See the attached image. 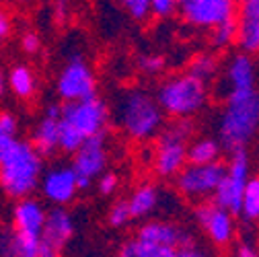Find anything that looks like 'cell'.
<instances>
[{"label": "cell", "mask_w": 259, "mask_h": 257, "mask_svg": "<svg viewBox=\"0 0 259 257\" xmlns=\"http://www.w3.org/2000/svg\"><path fill=\"white\" fill-rule=\"evenodd\" d=\"M218 142L224 152L247 150L259 134V91H239L224 97L216 121Z\"/></svg>", "instance_id": "cell-1"}, {"label": "cell", "mask_w": 259, "mask_h": 257, "mask_svg": "<svg viewBox=\"0 0 259 257\" xmlns=\"http://www.w3.org/2000/svg\"><path fill=\"white\" fill-rule=\"evenodd\" d=\"M117 123L132 140L148 142L165 127V113L146 89H127L117 103Z\"/></svg>", "instance_id": "cell-2"}, {"label": "cell", "mask_w": 259, "mask_h": 257, "mask_svg": "<svg viewBox=\"0 0 259 257\" xmlns=\"http://www.w3.org/2000/svg\"><path fill=\"white\" fill-rule=\"evenodd\" d=\"M44 175V156L31 142L17 140L13 150L0 163V187L15 200L29 198L39 187Z\"/></svg>", "instance_id": "cell-3"}, {"label": "cell", "mask_w": 259, "mask_h": 257, "mask_svg": "<svg viewBox=\"0 0 259 257\" xmlns=\"http://www.w3.org/2000/svg\"><path fill=\"white\" fill-rule=\"evenodd\" d=\"M154 97L165 115H171L173 119H191L206 109L210 101V84L189 72H181L160 82Z\"/></svg>", "instance_id": "cell-4"}, {"label": "cell", "mask_w": 259, "mask_h": 257, "mask_svg": "<svg viewBox=\"0 0 259 257\" xmlns=\"http://www.w3.org/2000/svg\"><path fill=\"white\" fill-rule=\"evenodd\" d=\"M196 134V125L191 119H175L165 123L156 136L152 167L160 179H175L187 165V148Z\"/></svg>", "instance_id": "cell-5"}, {"label": "cell", "mask_w": 259, "mask_h": 257, "mask_svg": "<svg viewBox=\"0 0 259 257\" xmlns=\"http://www.w3.org/2000/svg\"><path fill=\"white\" fill-rule=\"evenodd\" d=\"M249 179H251V158H249V152L247 150L231 152L229 160H226L224 177H222L218 189L214 191L212 202L237 216Z\"/></svg>", "instance_id": "cell-6"}, {"label": "cell", "mask_w": 259, "mask_h": 257, "mask_svg": "<svg viewBox=\"0 0 259 257\" xmlns=\"http://www.w3.org/2000/svg\"><path fill=\"white\" fill-rule=\"evenodd\" d=\"M56 93L64 103H76L97 97V80L82 54H72L70 60L64 64L56 80Z\"/></svg>", "instance_id": "cell-7"}, {"label": "cell", "mask_w": 259, "mask_h": 257, "mask_svg": "<svg viewBox=\"0 0 259 257\" xmlns=\"http://www.w3.org/2000/svg\"><path fill=\"white\" fill-rule=\"evenodd\" d=\"M226 171V163L218 160L212 165H185L183 171L175 177L177 191L191 202H206L212 200L214 191L218 189Z\"/></svg>", "instance_id": "cell-8"}, {"label": "cell", "mask_w": 259, "mask_h": 257, "mask_svg": "<svg viewBox=\"0 0 259 257\" xmlns=\"http://www.w3.org/2000/svg\"><path fill=\"white\" fill-rule=\"evenodd\" d=\"M60 119L87 140V138H93L97 134L105 132L107 121H109V109L103 99L91 97V99L76 101V103H64Z\"/></svg>", "instance_id": "cell-9"}, {"label": "cell", "mask_w": 259, "mask_h": 257, "mask_svg": "<svg viewBox=\"0 0 259 257\" xmlns=\"http://www.w3.org/2000/svg\"><path fill=\"white\" fill-rule=\"evenodd\" d=\"M193 218L206 233L208 241L216 247H229L237 239V220L235 214L216 206L212 200L200 202L193 210Z\"/></svg>", "instance_id": "cell-10"}, {"label": "cell", "mask_w": 259, "mask_h": 257, "mask_svg": "<svg viewBox=\"0 0 259 257\" xmlns=\"http://www.w3.org/2000/svg\"><path fill=\"white\" fill-rule=\"evenodd\" d=\"M179 13L191 27L210 31L235 19L237 0H179Z\"/></svg>", "instance_id": "cell-11"}, {"label": "cell", "mask_w": 259, "mask_h": 257, "mask_svg": "<svg viewBox=\"0 0 259 257\" xmlns=\"http://www.w3.org/2000/svg\"><path fill=\"white\" fill-rule=\"evenodd\" d=\"M107 167V136L97 134L87 138L82 146L72 154V169L78 175V189H87Z\"/></svg>", "instance_id": "cell-12"}, {"label": "cell", "mask_w": 259, "mask_h": 257, "mask_svg": "<svg viewBox=\"0 0 259 257\" xmlns=\"http://www.w3.org/2000/svg\"><path fill=\"white\" fill-rule=\"evenodd\" d=\"M255 84H257L255 58L245 54V52L231 54V58L224 62L220 76H218V93L222 95V99L231 93L253 91Z\"/></svg>", "instance_id": "cell-13"}, {"label": "cell", "mask_w": 259, "mask_h": 257, "mask_svg": "<svg viewBox=\"0 0 259 257\" xmlns=\"http://www.w3.org/2000/svg\"><path fill=\"white\" fill-rule=\"evenodd\" d=\"M39 189L50 204L66 208V204H70L80 191L78 175L74 173L72 165H54L41 175Z\"/></svg>", "instance_id": "cell-14"}, {"label": "cell", "mask_w": 259, "mask_h": 257, "mask_svg": "<svg viewBox=\"0 0 259 257\" xmlns=\"http://www.w3.org/2000/svg\"><path fill=\"white\" fill-rule=\"evenodd\" d=\"M136 239L142 243H150V245H163V247H185L189 243H193L191 233L181 227L177 222H169V220H146L140 224V229L136 233Z\"/></svg>", "instance_id": "cell-15"}, {"label": "cell", "mask_w": 259, "mask_h": 257, "mask_svg": "<svg viewBox=\"0 0 259 257\" xmlns=\"http://www.w3.org/2000/svg\"><path fill=\"white\" fill-rule=\"evenodd\" d=\"M237 46L241 52L259 54V0H237Z\"/></svg>", "instance_id": "cell-16"}, {"label": "cell", "mask_w": 259, "mask_h": 257, "mask_svg": "<svg viewBox=\"0 0 259 257\" xmlns=\"http://www.w3.org/2000/svg\"><path fill=\"white\" fill-rule=\"evenodd\" d=\"M74 218L64 206H54L48 212L44 231H41V245L62 251L74 237Z\"/></svg>", "instance_id": "cell-17"}, {"label": "cell", "mask_w": 259, "mask_h": 257, "mask_svg": "<svg viewBox=\"0 0 259 257\" xmlns=\"http://www.w3.org/2000/svg\"><path fill=\"white\" fill-rule=\"evenodd\" d=\"M46 218H48V210L44 208L41 202L33 198H23L17 200L13 208V229L21 235L41 239Z\"/></svg>", "instance_id": "cell-18"}, {"label": "cell", "mask_w": 259, "mask_h": 257, "mask_svg": "<svg viewBox=\"0 0 259 257\" xmlns=\"http://www.w3.org/2000/svg\"><path fill=\"white\" fill-rule=\"evenodd\" d=\"M60 115H62V105H50L39 119L35 132H33V148L41 156H50L58 150V140H60Z\"/></svg>", "instance_id": "cell-19"}, {"label": "cell", "mask_w": 259, "mask_h": 257, "mask_svg": "<svg viewBox=\"0 0 259 257\" xmlns=\"http://www.w3.org/2000/svg\"><path fill=\"white\" fill-rule=\"evenodd\" d=\"M160 204V191L154 183H142L138 185L132 196L127 198V206H130V214H132V220H140L150 216Z\"/></svg>", "instance_id": "cell-20"}, {"label": "cell", "mask_w": 259, "mask_h": 257, "mask_svg": "<svg viewBox=\"0 0 259 257\" xmlns=\"http://www.w3.org/2000/svg\"><path fill=\"white\" fill-rule=\"evenodd\" d=\"M222 154H224V148L218 142V138L202 136L189 142L187 165H212V163H218Z\"/></svg>", "instance_id": "cell-21"}, {"label": "cell", "mask_w": 259, "mask_h": 257, "mask_svg": "<svg viewBox=\"0 0 259 257\" xmlns=\"http://www.w3.org/2000/svg\"><path fill=\"white\" fill-rule=\"evenodd\" d=\"M220 70H222V64L214 52H202L198 56H193L187 66V72L191 76H196L198 80H202L206 84H210L212 80H218Z\"/></svg>", "instance_id": "cell-22"}, {"label": "cell", "mask_w": 259, "mask_h": 257, "mask_svg": "<svg viewBox=\"0 0 259 257\" xmlns=\"http://www.w3.org/2000/svg\"><path fill=\"white\" fill-rule=\"evenodd\" d=\"M9 89L17 95L19 99H29L33 97V93L37 89V82H35V76L31 72V68L23 66V64H17V66L9 72Z\"/></svg>", "instance_id": "cell-23"}, {"label": "cell", "mask_w": 259, "mask_h": 257, "mask_svg": "<svg viewBox=\"0 0 259 257\" xmlns=\"http://www.w3.org/2000/svg\"><path fill=\"white\" fill-rule=\"evenodd\" d=\"M237 216H241V220L249 224L259 222V175H251Z\"/></svg>", "instance_id": "cell-24"}, {"label": "cell", "mask_w": 259, "mask_h": 257, "mask_svg": "<svg viewBox=\"0 0 259 257\" xmlns=\"http://www.w3.org/2000/svg\"><path fill=\"white\" fill-rule=\"evenodd\" d=\"M19 136V121L13 113L0 111V163L3 158L13 150Z\"/></svg>", "instance_id": "cell-25"}, {"label": "cell", "mask_w": 259, "mask_h": 257, "mask_svg": "<svg viewBox=\"0 0 259 257\" xmlns=\"http://www.w3.org/2000/svg\"><path fill=\"white\" fill-rule=\"evenodd\" d=\"M210 33V46L218 52V50H226L233 44H237V23L235 19L224 21L220 25H216L214 29L208 31Z\"/></svg>", "instance_id": "cell-26"}, {"label": "cell", "mask_w": 259, "mask_h": 257, "mask_svg": "<svg viewBox=\"0 0 259 257\" xmlns=\"http://www.w3.org/2000/svg\"><path fill=\"white\" fill-rule=\"evenodd\" d=\"M107 222L113 229H123L132 222V214H130V206L127 200H117L115 204H111L109 212H107Z\"/></svg>", "instance_id": "cell-27"}, {"label": "cell", "mask_w": 259, "mask_h": 257, "mask_svg": "<svg viewBox=\"0 0 259 257\" xmlns=\"http://www.w3.org/2000/svg\"><path fill=\"white\" fill-rule=\"evenodd\" d=\"M165 66H167V60L160 54H142V56H138V68H140V72H144L148 76L160 74L165 70Z\"/></svg>", "instance_id": "cell-28"}, {"label": "cell", "mask_w": 259, "mask_h": 257, "mask_svg": "<svg viewBox=\"0 0 259 257\" xmlns=\"http://www.w3.org/2000/svg\"><path fill=\"white\" fill-rule=\"evenodd\" d=\"M123 7V11L132 17L134 21H146L150 13V0H117Z\"/></svg>", "instance_id": "cell-29"}, {"label": "cell", "mask_w": 259, "mask_h": 257, "mask_svg": "<svg viewBox=\"0 0 259 257\" xmlns=\"http://www.w3.org/2000/svg\"><path fill=\"white\" fill-rule=\"evenodd\" d=\"M17 241L19 235L13 227L0 229V257H17Z\"/></svg>", "instance_id": "cell-30"}, {"label": "cell", "mask_w": 259, "mask_h": 257, "mask_svg": "<svg viewBox=\"0 0 259 257\" xmlns=\"http://www.w3.org/2000/svg\"><path fill=\"white\" fill-rule=\"evenodd\" d=\"M19 235V241H17V257H39V251H41V239H35V237H27V235Z\"/></svg>", "instance_id": "cell-31"}, {"label": "cell", "mask_w": 259, "mask_h": 257, "mask_svg": "<svg viewBox=\"0 0 259 257\" xmlns=\"http://www.w3.org/2000/svg\"><path fill=\"white\" fill-rule=\"evenodd\" d=\"M179 11V0H150V13L156 19H169Z\"/></svg>", "instance_id": "cell-32"}, {"label": "cell", "mask_w": 259, "mask_h": 257, "mask_svg": "<svg viewBox=\"0 0 259 257\" xmlns=\"http://www.w3.org/2000/svg\"><path fill=\"white\" fill-rule=\"evenodd\" d=\"M142 257H177V249L173 247H163V245H150L142 243Z\"/></svg>", "instance_id": "cell-33"}, {"label": "cell", "mask_w": 259, "mask_h": 257, "mask_svg": "<svg viewBox=\"0 0 259 257\" xmlns=\"http://www.w3.org/2000/svg\"><path fill=\"white\" fill-rule=\"evenodd\" d=\"M21 48H23V52L25 54H37L39 50H41V39H39V35L35 33V31H27V33L21 37Z\"/></svg>", "instance_id": "cell-34"}, {"label": "cell", "mask_w": 259, "mask_h": 257, "mask_svg": "<svg viewBox=\"0 0 259 257\" xmlns=\"http://www.w3.org/2000/svg\"><path fill=\"white\" fill-rule=\"evenodd\" d=\"M52 15H54V21L58 25H64L70 17V0H54Z\"/></svg>", "instance_id": "cell-35"}, {"label": "cell", "mask_w": 259, "mask_h": 257, "mask_svg": "<svg viewBox=\"0 0 259 257\" xmlns=\"http://www.w3.org/2000/svg\"><path fill=\"white\" fill-rule=\"evenodd\" d=\"M117 185H119V179H117L115 173H103V175L99 177V194L111 196V194H115Z\"/></svg>", "instance_id": "cell-36"}, {"label": "cell", "mask_w": 259, "mask_h": 257, "mask_svg": "<svg viewBox=\"0 0 259 257\" xmlns=\"http://www.w3.org/2000/svg\"><path fill=\"white\" fill-rule=\"evenodd\" d=\"M117 257H142V245H140V241H138L136 237L130 239V241H125V243L119 247Z\"/></svg>", "instance_id": "cell-37"}, {"label": "cell", "mask_w": 259, "mask_h": 257, "mask_svg": "<svg viewBox=\"0 0 259 257\" xmlns=\"http://www.w3.org/2000/svg\"><path fill=\"white\" fill-rule=\"evenodd\" d=\"M177 257H210V253L193 241V243H189L185 247H179L177 249Z\"/></svg>", "instance_id": "cell-38"}, {"label": "cell", "mask_w": 259, "mask_h": 257, "mask_svg": "<svg viewBox=\"0 0 259 257\" xmlns=\"http://www.w3.org/2000/svg\"><path fill=\"white\" fill-rule=\"evenodd\" d=\"M235 257H259V249L247 241L239 243L237 245V251H235Z\"/></svg>", "instance_id": "cell-39"}, {"label": "cell", "mask_w": 259, "mask_h": 257, "mask_svg": "<svg viewBox=\"0 0 259 257\" xmlns=\"http://www.w3.org/2000/svg\"><path fill=\"white\" fill-rule=\"evenodd\" d=\"M11 17L5 13V11H0V46H3V41L9 37L11 33Z\"/></svg>", "instance_id": "cell-40"}, {"label": "cell", "mask_w": 259, "mask_h": 257, "mask_svg": "<svg viewBox=\"0 0 259 257\" xmlns=\"http://www.w3.org/2000/svg\"><path fill=\"white\" fill-rule=\"evenodd\" d=\"M39 257H62V253H60V251H56V249H50V247H46V245H41V251H39Z\"/></svg>", "instance_id": "cell-41"}, {"label": "cell", "mask_w": 259, "mask_h": 257, "mask_svg": "<svg viewBox=\"0 0 259 257\" xmlns=\"http://www.w3.org/2000/svg\"><path fill=\"white\" fill-rule=\"evenodd\" d=\"M7 89H9L7 76L3 74V70H0V99H3V97H5V93H7Z\"/></svg>", "instance_id": "cell-42"}, {"label": "cell", "mask_w": 259, "mask_h": 257, "mask_svg": "<svg viewBox=\"0 0 259 257\" xmlns=\"http://www.w3.org/2000/svg\"><path fill=\"white\" fill-rule=\"evenodd\" d=\"M21 3H29V0H21Z\"/></svg>", "instance_id": "cell-43"}]
</instances>
